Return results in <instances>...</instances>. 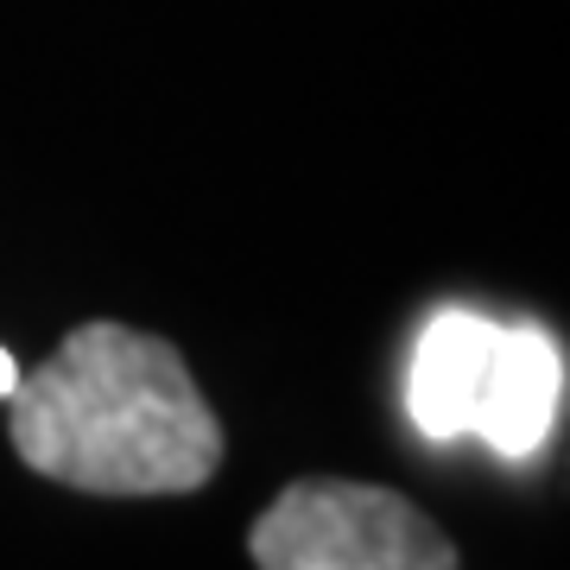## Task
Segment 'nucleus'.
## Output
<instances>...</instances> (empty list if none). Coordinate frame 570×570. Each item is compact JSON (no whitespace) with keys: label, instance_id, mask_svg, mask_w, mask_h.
Instances as JSON below:
<instances>
[{"label":"nucleus","instance_id":"f257e3e1","mask_svg":"<svg viewBox=\"0 0 570 570\" xmlns=\"http://www.w3.org/2000/svg\"><path fill=\"white\" fill-rule=\"evenodd\" d=\"M13 450L82 494H190L223 463V425L165 336L77 324L13 387Z\"/></svg>","mask_w":570,"mask_h":570},{"label":"nucleus","instance_id":"f03ea898","mask_svg":"<svg viewBox=\"0 0 570 570\" xmlns=\"http://www.w3.org/2000/svg\"><path fill=\"white\" fill-rule=\"evenodd\" d=\"M261 570H456V551L406 494L311 475L247 532Z\"/></svg>","mask_w":570,"mask_h":570},{"label":"nucleus","instance_id":"7ed1b4c3","mask_svg":"<svg viewBox=\"0 0 570 570\" xmlns=\"http://www.w3.org/2000/svg\"><path fill=\"white\" fill-rule=\"evenodd\" d=\"M558 406H564V348H558V336H546L539 324H501L469 438H482L508 463H527V456L546 450Z\"/></svg>","mask_w":570,"mask_h":570},{"label":"nucleus","instance_id":"20e7f679","mask_svg":"<svg viewBox=\"0 0 570 570\" xmlns=\"http://www.w3.org/2000/svg\"><path fill=\"white\" fill-rule=\"evenodd\" d=\"M494 343H501V324L475 317L463 305L438 311L419 330L412 374H406V412L431 444H450V438L475 431V400H482V381H489Z\"/></svg>","mask_w":570,"mask_h":570},{"label":"nucleus","instance_id":"39448f33","mask_svg":"<svg viewBox=\"0 0 570 570\" xmlns=\"http://www.w3.org/2000/svg\"><path fill=\"white\" fill-rule=\"evenodd\" d=\"M13 387H20V367H13L7 348H0V400H13Z\"/></svg>","mask_w":570,"mask_h":570}]
</instances>
